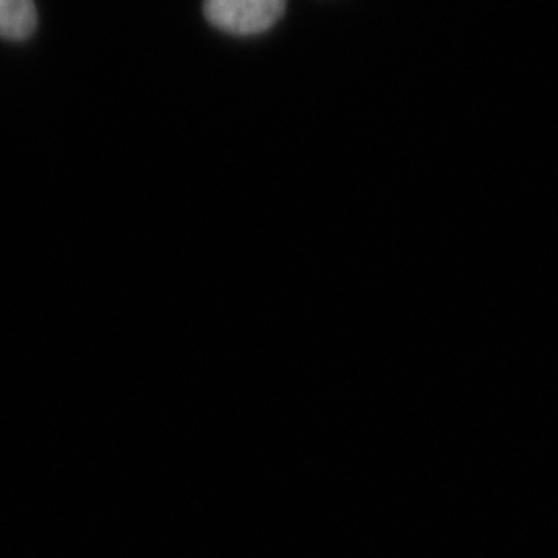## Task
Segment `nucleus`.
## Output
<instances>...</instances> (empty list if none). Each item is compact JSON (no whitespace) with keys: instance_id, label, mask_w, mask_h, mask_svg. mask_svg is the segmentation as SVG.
I'll return each mask as SVG.
<instances>
[{"instance_id":"nucleus-2","label":"nucleus","mask_w":558,"mask_h":558,"mask_svg":"<svg viewBox=\"0 0 558 558\" xmlns=\"http://www.w3.org/2000/svg\"><path fill=\"white\" fill-rule=\"evenodd\" d=\"M38 27V11L34 0H0V38L27 40Z\"/></svg>"},{"instance_id":"nucleus-1","label":"nucleus","mask_w":558,"mask_h":558,"mask_svg":"<svg viewBox=\"0 0 558 558\" xmlns=\"http://www.w3.org/2000/svg\"><path fill=\"white\" fill-rule=\"evenodd\" d=\"M286 11V0H205L207 21L226 34L257 36L274 27Z\"/></svg>"}]
</instances>
